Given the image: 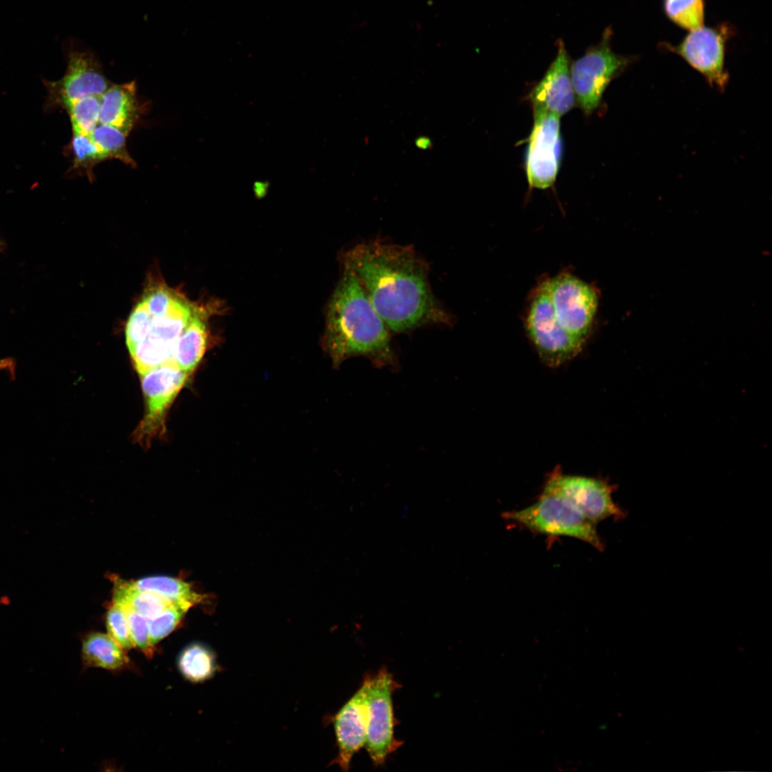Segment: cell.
<instances>
[{
  "label": "cell",
  "mask_w": 772,
  "mask_h": 772,
  "mask_svg": "<svg viewBox=\"0 0 772 772\" xmlns=\"http://www.w3.org/2000/svg\"><path fill=\"white\" fill-rule=\"evenodd\" d=\"M146 109L137 96L135 81L112 84L100 96L99 123L114 127L129 134Z\"/></svg>",
  "instance_id": "2e32d148"
},
{
  "label": "cell",
  "mask_w": 772,
  "mask_h": 772,
  "mask_svg": "<svg viewBox=\"0 0 772 772\" xmlns=\"http://www.w3.org/2000/svg\"><path fill=\"white\" fill-rule=\"evenodd\" d=\"M121 606L125 612L134 647L141 650L147 657H152L154 647L150 641L148 620L130 608Z\"/></svg>",
  "instance_id": "f1b7e54d"
},
{
  "label": "cell",
  "mask_w": 772,
  "mask_h": 772,
  "mask_svg": "<svg viewBox=\"0 0 772 772\" xmlns=\"http://www.w3.org/2000/svg\"><path fill=\"white\" fill-rule=\"evenodd\" d=\"M81 655L86 668L119 670L129 663L125 650L109 634L102 633H90L83 638Z\"/></svg>",
  "instance_id": "ac0fdd59"
},
{
  "label": "cell",
  "mask_w": 772,
  "mask_h": 772,
  "mask_svg": "<svg viewBox=\"0 0 772 772\" xmlns=\"http://www.w3.org/2000/svg\"><path fill=\"white\" fill-rule=\"evenodd\" d=\"M570 69L565 44L559 40L555 59L530 94L533 114L553 113L561 117L573 107L575 96Z\"/></svg>",
  "instance_id": "5bb4252c"
},
{
  "label": "cell",
  "mask_w": 772,
  "mask_h": 772,
  "mask_svg": "<svg viewBox=\"0 0 772 772\" xmlns=\"http://www.w3.org/2000/svg\"><path fill=\"white\" fill-rule=\"evenodd\" d=\"M733 34L728 24L701 26L691 31L676 45L664 43L668 50L679 55L701 74L711 86L723 90L729 75L725 67L726 45Z\"/></svg>",
  "instance_id": "9c48e42d"
},
{
  "label": "cell",
  "mask_w": 772,
  "mask_h": 772,
  "mask_svg": "<svg viewBox=\"0 0 772 772\" xmlns=\"http://www.w3.org/2000/svg\"><path fill=\"white\" fill-rule=\"evenodd\" d=\"M342 259L390 332L453 324V316L432 292L427 262L412 246L366 240L347 251Z\"/></svg>",
  "instance_id": "6da1fadb"
},
{
  "label": "cell",
  "mask_w": 772,
  "mask_h": 772,
  "mask_svg": "<svg viewBox=\"0 0 772 772\" xmlns=\"http://www.w3.org/2000/svg\"><path fill=\"white\" fill-rule=\"evenodd\" d=\"M503 518L537 533L575 538L600 550L604 548L596 524L568 501L555 495L542 493L533 505L506 512Z\"/></svg>",
  "instance_id": "277c9868"
},
{
  "label": "cell",
  "mask_w": 772,
  "mask_h": 772,
  "mask_svg": "<svg viewBox=\"0 0 772 772\" xmlns=\"http://www.w3.org/2000/svg\"><path fill=\"white\" fill-rule=\"evenodd\" d=\"M267 188V184L263 182H257L254 185V191L257 197L263 196L266 193Z\"/></svg>",
  "instance_id": "4dcf8cb0"
},
{
  "label": "cell",
  "mask_w": 772,
  "mask_h": 772,
  "mask_svg": "<svg viewBox=\"0 0 772 772\" xmlns=\"http://www.w3.org/2000/svg\"><path fill=\"white\" fill-rule=\"evenodd\" d=\"M399 687L385 667L380 668L375 675H369L364 747L375 766L384 764L387 757L402 744L394 735L396 719L392 693Z\"/></svg>",
  "instance_id": "8992f818"
},
{
  "label": "cell",
  "mask_w": 772,
  "mask_h": 772,
  "mask_svg": "<svg viewBox=\"0 0 772 772\" xmlns=\"http://www.w3.org/2000/svg\"><path fill=\"white\" fill-rule=\"evenodd\" d=\"M178 668L183 676L192 682L210 678L217 669L213 653L200 643H193L181 653Z\"/></svg>",
  "instance_id": "44dd1931"
},
{
  "label": "cell",
  "mask_w": 772,
  "mask_h": 772,
  "mask_svg": "<svg viewBox=\"0 0 772 772\" xmlns=\"http://www.w3.org/2000/svg\"><path fill=\"white\" fill-rule=\"evenodd\" d=\"M149 320V312L144 301L141 299L133 309L126 325V343L129 352L146 336Z\"/></svg>",
  "instance_id": "83f0119b"
},
{
  "label": "cell",
  "mask_w": 772,
  "mask_h": 772,
  "mask_svg": "<svg viewBox=\"0 0 772 772\" xmlns=\"http://www.w3.org/2000/svg\"><path fill=\"white\" fill-rule=\"evenodd\" d=\"M64 51L67 61L65 74L48 85L54 103L66 109L83 97L101 96L112 84L91 50L69 39L65 42Z\"/></svg>",
  "instance_id": "30bf717a"
},
{
  "label": "cell",
  "mask_w": 772,
  "mask_h": 772,
  "mask_svg": "<svg viewBox=\"0 0 772 772\" xmlns=\"http://www.w3.org/2000/svg\"><path fill=\"white\" fill-rule=\"evenodd\" d=\"M108 634L124 650L134 647L123 608L113 603L109 608L106 618Z\"/></svg>",
  "instance_id": "4316f807"
},
{
  "label": "cell",
  "mask_w": 772,
  "mask_h": 772,
  "mask_svg": "<svg viewBox=\"0 0 772 772\" xmlns=\"http://www.w3.org/2000/svg\"><path fill=\"white\" fill-rule=\"evenodd\" d=\"M390 333L357 276L342 265L328 305L323 337L334 365L353 356L366 357L379 366L394 365Z\"/></svg>",
  "instance_id": "7a4b0ae2"
},
{
  "label": "cell",
  "mask_w": 772,
  "mask_h": 772,
  "mask_svg": "<svg viewBox=\"0 0 772 772\" xmlns=\"http://www.w3.org/2000/svg\"><path fill=\"white\" fill-rule=\"evenodd\" d=\"M369 674L361 686L333 719L338 753L334 763L347 771L353 756L365 746L367 730V692Z\"/></svg>",
  "instance_id": "9a60e30c"
},
{
  "label": "cell",
  "mask_w": 772,
  "mask_h": 772,
  "mask_svg": "<svg viewBox=\"0 0 772 772\" xmlns=\"http://www.w3.org/2000/svg\"><path fill=\"white\" fill-rule=\"evenodd\" d=\"M202 305L190 302L176 291L165 311L159 314L149 312L146 336L129 352L140 376L162 365L173 363L178 340Z\"/></svg>",
  "instance_id": "3957f363"
},
{
  "label": "cell",
  "mask_w": 772,
  "mask_h": 772,
  "mask_svg": "<svg viewBox=\"0 0 772 772\" xmlns=\"http://www.w3.org/2000/svg\"><path fill=\"white\" fill-rule=\"evenodd\" d=\"M132 582L138 589L152 592L172 603H186L194 606L204 598L188 583L172 577L150 576Z\"/></svg>",
  "instance_id": "ffe728a7"
},
{
  "label": "cell",
  "mask_w": 772,
  "mask_h": 772,
  "mask_svg": "<svg viewBox=\"0 0 772 772\" xmlns=\"http://www.w3.org/2000/svg\"><path fill=\"white\" fill-rule=\"evenodd\" d=\"M663 9L668 18L683 29L691 31L703 26V0H663Z\"/></svg>",
  "instance_id": "cb8c5ba5"
},
{
  "label": "cell",
  "mask_w": 772,
  "mask_h": 772,
  "mask_svg": "<svg viewBox=\"0 0 772 772\" xmlns=\"http://www.w3.org/2000/svg\"><path fill=\"white\" fill-rule=\"evenodd\" d=\"M127 134L114 127L101 123L89 134L107 160L117 159L132 168H135L137 163L127 147Z\"/></svg>",
  "instance_id": "7402d4cb"
},
{
  "label": "cell",
  "mask_w": 772,
  "mask_h": 772,
  "mask_svg": "<svg viewBox=\"0 0 772 772\" xmlns=\"http://www.w3.org/2000/svg\"><path fill=\"white\" fill-rule=\"evenodd\" d=\"M66 109L73 133L89 135L99 124L100 96L90 95L71 104Z\"/></svg>",
  "instance_id": "d4e9b609"
},
{
  "label": "cell",
  "mask_w": 772,
  "mask_h": 772,
  "mask_svg": "<svg viewBox=\"0 0 772 772\" xmlns=\"http://www.w3.org/2000/svg\"><path fill=\"white\" fill-rule=\"evenodd\" d=\"M14 368V362L11 358H5L0 360V371L9 370L11 371Z\"/></svg>",
  "instance_id": "1f68e13d"
},
{
  "label": "cell",
  "mask_w": 772,
  "mask_h": 772,
  "mask_svg": "<svg viewBox=\"0 0 772 772\" xmlns=\"http://www.w3.org/2000/svg\"><path fill=\"white\" fill-rule=\"evenodd\" d=\"M613 487L602 480L554 473L545 483L543 493L563 498L596 524L610 517L620 519L625 515L613 501Z\"/></svg>",
  "instance_id": "7c38bea8"
},
{
  "label": "cell",
  "mask_w": 772,
  "mask_h": 772,
  "mask_svg": "<svg viewBox=\"0 0 772 772\" xmlns=\"http://www.w3.org/2000/svg\"><path fill=\"white\" fill-rule=\"evenodd\" d=\"M114 585L112 602L130 608L147 620L172 604L157 594L138 589L132 581L114 578Z\"/></svg>",
  "instance_id": "d6986e66"
},
{
  "label": "cell",
  "mask_w": 772,
  "mask_h": 772,
  "mask_svg": "<svg viewBox=\"0 0 772 772\" xmlns=\"http://www.w3.org/2000/svg\"><path fill=\"white\" fill-rule=\"evenodd\" d=\"M611 36V29H606L599 44L590 47L570 66L575 99L586 114H592L598 107L608 84L631 62V58L613 51Z\"/></svg>",
  "instance_id": "5b68a950"
},
{
  "label": "cell",
  "mask_w": 772,
  "mask_h": 772,
  "mask_svg": "<svg viewBox=\"0 0 772 772\" xmlns=\"http://www.w3.org/2000/svg\"><path fill=\"white\" fill-rule=\"evenodd\" d=\"M220 309L217 302L203 304L178 340L173 363L181 370L192 373L203 357L208 342L207 321Z\"/></svg>",
  "instance_id": "e0dca14e"
},
{
  "label": "cell",
  "mask_w": 772,
  "mask_h": 772,
  "mask_svg": "<svg viewBox=\"0 0 772 772\" xmlns=\"http://www.w3.org/2000/svg\"><path fill=\"white\" fill-rule=\"evenodd\" d=\"M529 137L526 174L533 188L546 189L556 179L560 157V116L553 113L535 114Z\"/></svg>",
  "instance_id": "4fadbf2b"
},
{
  "label": "cell",
  "mask_w": 772,
  "mask_h": 772,
  "mask_svg": "<svg viewBox=\"0 0 772 772\" xmlns=\"http://www.w3.org/2000/svg\"><path fill=\"white\" fill-rule=\"evenodd\" d=\"M189 375L168 362L140 376L145 412L133 436L142 447H148L153 439L164 435L168 410Z\"/></svg>",
  "instance_id": "ba28073f"
},
{
  "label": "cell",
  "mask_w": 772,
  "mask_h": 772,
  "mask_svg": "<svg viewBox=\"0 0 772 772\" xmlns=\"http://www.w3.org/2000/svg\"><path fill=\"white\" fill-rule=\"evenodd\" d=\"M526 326L540 357L550 366L570 360L583 347L584 342L571 335L557 320L546 281L533 292Z\"/></svg>",
  "instance_id": "52a82bcc"
},
{
  "label": "cell",
  "mask_w": 772,
  "mask_h": 772,
  "mask_svg": "<svg viewBox=\"0 0 772 772\" xmlns=\"http://www.w3.org/2000/svg\"><path fill=\"white\" fill-rule=\"evenodd\" d=\"M546 283L557 320L571 335L584 342L598 308V292L581 279L566 273Z\"/></svg>",
  "instance_id": "8fae6325"
},
{
  "label": "cell",
  "mask_w": 772,
  "mask_h": 772,
  "mask_svg": "<svg viewBox=\"0 0 772 772\" xmlns=\"http://www.w3.org/2000/svg\"><path fill=\"white\" fill-rule=\"evenodd\" d=\"M416 147L420 149L426 150L432 147V142L430 137L421 136L416 138L415 141Z\"/></svg>",
  "instance_id": "f546056e"
},
{
  "label": "cell",
  "mask_w": 772,
  "mask_h": 772,
  "mask_svg": "<svg viewBox=\"0 0 772 772\" xmlns=\"http://www.w3.org/2000/svg\"><path fill=\"white\" fill-rule=\"evenodd\" d=\"M69 150L73 157L72 169L85 175L90 182L95 180L94 169L106 161L103 153L89 135L73 133Z\"/></svg>",
  "instance_id": "603a6c76"
},
{
  "label": "cell",
  "mask_w": 772,
  "mask_h": 772,
  "mask_svg": "<svg viewBox=\"0 0 772 772\" xmlns=\"http://www.w3.org/2000/svg\"><path fill=\"white\" fill-rule=\"evenodd\" d=\"M192 606L186 603H172L157 616L148 620L150 641L153 647L175 629Z\"/></svg>",
  "instance_id": "484cf974"
}]
</instances>
